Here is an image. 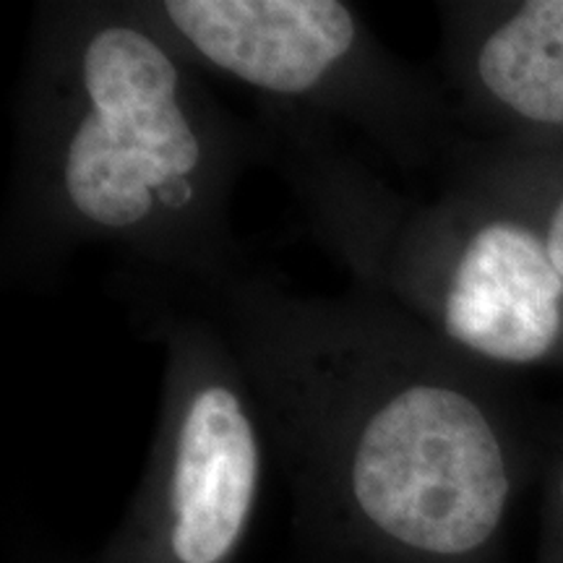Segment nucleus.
Returning a JSON list of instances; mask_svg holds the SVG:
<instances>
[{
  "label": "nucleus",
  "mask_w": 563,
  "mask_h": 563,
  "mask_svg": "<svg viewBox=\"0 0 563 563\" xmlns=\"http://www.w3.org/2000/svg\"><path fill=\"white\" fill-rule=\"evenodd\" d=\"M194 300L224 340L290 485L313 563H473L501 532L514 449L462 352L361 290L245 272Z\"/></svg>",
  "instance_id": "nucleus-1"
},
{
  "label": "nucleus",
  "mask_w": 563,
  "mask_h": 563,
  "mask_svg": "<svg viewBox=\"0 0 563 563\" xmlns=\"http://www.w3.org/2000/svg\"><path fill=\"white\" fill-rule=\"evenodd\" d=\"M258 162L256 123L131 0L40 3L13 102L5 279L53 282L104 249L123 287H207L241 269L230 207Z\"/></svg>",
  "instance_id": "nucleus-2"
},
{
  "label": "nucleus",
  "mask_w": 563,
  "mask_h": 563,
  "mask_svg": "<svg viewBox=\"0 0 563 563\" xmlns=\"http://www.w3.org/2000/svg\"><path fill=\"white\" fill-rule=\"evenodd\" d=\"M165 350L150 460L95 563H235L262 498L269 439L217 323L186 295L125 287Z\"/></svg>",
  "instance_id": "nucleus-3"
},
{
  "label": "nucleus",
  "mask_w": 563,
  "mask_h": 563,
  "mask_svg": "<svg viewBox=\"0 0 563 563\" xmlns=\"http://www.w3.org/2000/svg\"><path fill=\"white\" fill-rule=\"evenodd\" d=\"M199 74L262 104L355 131L402 173L426 167L446 125L439 89L386 51L340 0H131Z\"/></svg>",
  "instance_id": "nucleus-4"
},
{
  "label": "nucleus",
  "mask_w": 563,
  "mask_h": 563,
  "mask_svg": "<svg viewBox=\"0 0 563 563\" xmlns=\"http://www.w3.org/2000/svg\"><path fill=\"white\" fill-rule=\"evenodd\" d=\"M449 58L485 108L532 129H563V0H527L475 21L449 9Z\"/></svg>",
  "instance_id": "nucleus-5"
},
{
  "label": "nucleus",
  "mask_w": 563,
  "mask_h": 563,
  "mask_svg": "<svg viewBox=\"0 0 563 563\" xmlns=\"http://www.w3.org/2000/svg\"><path fill=\"white\" fill-rule=\"evenodd\" d=\"M543 232L548 253H551V262L563 277V194H559L551 203V209L545 211L543 224H538Z\"/></svg>",
  "instance_id": "nucleus-6"
},
{
  "label": "nucleus",
  "mask_w": 563,
  "mask_h": 563,
  "mask_svg": "<svg viewBox=\"0 0 563 563\" xmlns=\"http://www.w3.org/2000/svg\"><path fill=\"white\" fill-rule=\"evenodd\" d=\"M11 563H95V555L91 559H79V555H68V553H55V551H21L11 559Z\"/></svg>",
  "instance_id": "nucleus-7"
},
{
  "label": "nucleus",
  "mask_w": 563,
  "mask_h": 563,
  "mask_svg": "<svg viewBox=\"0 0 563 563\" xmlns=\"http://www.w3.org/2000/svg\"><path fill=\"white\" fill-rule=\"evenodd\" d=\"M555 504H559V514H561V519H563V470H561V475H559V485H555Z\"/></svg>",
  "instance_id": "nucleus-8"
}]
</instances>
